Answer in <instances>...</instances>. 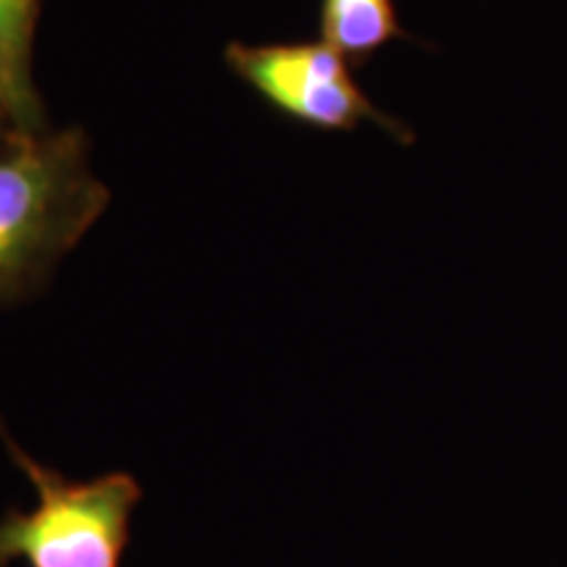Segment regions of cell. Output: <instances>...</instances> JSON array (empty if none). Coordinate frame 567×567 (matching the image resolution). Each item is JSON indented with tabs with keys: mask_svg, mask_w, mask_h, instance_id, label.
Masks as SVG:
<instances>
[{
	"mask_svg": "<svg viewBox=\"0 0 567 567\" xmlns=\"http://www.w3.org/2000/svg\"><path fill=\"white\" fill-rule=\"evenodd\" d=\"M109 203L80 130L11 140L0 158V302L30 295Z\"/></svg>",
	"mask_w": 567,
	"mask_h": 567,
	"instance_id": "obj_1",
	"label": "cell"
},
{
	"mask_svg": "<svg viewBox=\"0 0 567 567\" xmlns=\"http://www.w3.org/2000/svg\"><path fill=\"white\" fill-rule=\"evenodd\" d=\"M40 502L32 513L0 523V563L11 557L32 567H118L137 481L126 473L69 484L21 457Z\"/></svg>",
	"mask_w": 567,
	"mask_h": 567,
	"instance_id": "obj_2",
	"label": "cell"
},
{
	"mask_svg": "<svg viewBox=\"0 0 567 567\" xmlns=\"http://www.w3.org/2000/svg\"><path fill=\"white\" fill-rule=\"evenodd\" d=\"M229 66L276 109L326 130H347L379 113L352 82L344 55L326 42L308 45H231Z\"/></svg>",
	"mask_w": 567,
	"mask_h": 567,
	"instance_id": "obj_3",
	"label": "cell"
},
{
	"mask_svg": "<svg viewBox=\"0 0 567 567\" xmlns=\"http://www.w3.org/2000/svg\"><path fill=\"white\" fill-rule=\"evenodd\" d=\"M38 0H0V105L17 137L45 132V113L32 76Z\"/></svg>",
	"mask_w": 567,
	"mask_h": 567,
	"instance_id": "obj_4",
	"label": "cell"
},
{
	"mask_svg": "<svg viewBox=\"0 0 567 567\" xmlns=\"http://www.w3.org/2000/svg\"><path fill=\"white\" fill-rule=\"evenodd\" d=\"M396 34L392 0H323L321 42L344 59L365 55Z\"/></svg>",
	"mask_w": 567,
	"mask_h": 567,
	"instance_id": "obj_5",
	"label": "cell"
},
{
	"mask_svg": "<svg viewBox=\"0 0 567 567\" xmlns=\"http://www.w3.org/2000/svg\"><path fill=\"white\" fill-rule=\"evenodd\" d=\"M0 137L17 140V134H13V130H11V122H9V116H6L3 105H0Z\"/></svg>",
	"mask_w": 567,
	"mask_h": 567,
	"instance_id": "obj_6",
	"label": "cell"
}]
</instances>
